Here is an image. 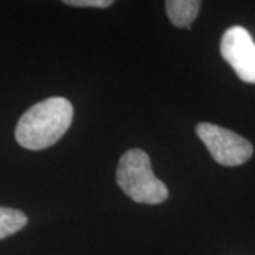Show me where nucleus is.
<instances>
[{
	"label": "nucleus",
	"mask_w": 255,
	"mask_h": 255,
	"mask_svg": "<svg viewBox=\"0 0 255 255\" xmlns=\"http://www.w3.org/2000/svg\"><path fill=\"white\" fill-rule=\"evenodd\" d=\"M64 3L74 7H98V9H105L114 4L112 0H65Z\"/></svg>",
	"instance_id": "7"
},
{
	"label": "nucleus",
	"mask_w": 255,
	"mask_h": 255,
	"mask_svg": "<svg viewBox=\"0 0 255 255\" xmlns=\"http://www.w3.org/2000/svg\"><path fill=\"white\" fill-rule=\"evenodd\" d=\"M164 4L172 24L187 28L196 20L201 6L199 0H167Z\"/></svg>",
	"instance_id": "5"
},
{
	"label": "nucleus",
	"mask_w": 255,
	"mask_h": 255,
	"mask_svg": "<svg viewBox=\"0 0 255 255\" xmlns=\"http://www.w3.org/2000/svg\"><path fill=\"white\" fill-rule=\"evenodd\" d=\"M27 224V216L16 209L0 207V240L13 236Z\"/></svg>",
	"instance_id": "6"
},
{
	"label": "nucleus",
	"mask_w": 255,
	"mask_h": 255,
	"mask_svg": "<svg viewBox=\"0 0 255 255\" xmlns=\"http://www.w3.org/2000/svg\"><path fill=\"white\" fill-rule=\"evenodd\" d=\"M74 108L63 97H53L28 108L16 127L18 145L30 150H41L58 142L71 127Z\"/></svg>",
	"instance_id": "1"
},
{
	"label": "nucleus",
	"mask_w": 255,
	"mask_h": 255,
	"mask_svg": "<svg viewBox=\"0 0 255 255\" xmlns=\"http://www.w3.org/2000/svg\"><path fill=\"white\" fill-rule=\"evenodd\" d=\"M117 182L129 199L142 204L163 203L169 191L152 170L150 159L142 149H130L119 159Z\"/></svg>",
	"instance_id": "2"
},
{
	"label": "nucleus",
	"mask_w": 255,
	"mask_h": 255,
	"mask_svg": "<svg viewBox=\"0 0 255 255\" xmlns=\"http://www.w3.org/2000/svg\"><path fill=\"white\" fill-rule=\"evenodd\" d=\"M220 53L241 81L255 84V41L247 28H227L221 37Z\"/></svg>",
	"instance_id": "4"
},
{
	"label": "nucleus",
	"mask_w": 255,
	"mask_h": 255,
	"mask_svg": "<svg viewBox=\"0 0 255 255\" xmlns=\"http://www.w3.org/2000/svg\"><path fill=\"white\" fill-rule=\"evenodd\" d=\"M196 133L213 159L223 166H240L254 153V147L246 137L219 125L201 122L196 128Z\"/></svg>",
	"instance_id": "3"
}]
</instances>
